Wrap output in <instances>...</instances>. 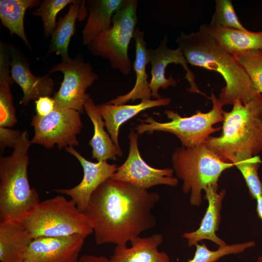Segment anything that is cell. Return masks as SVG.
<instances>
[{"label":"cell","mask_w":262,"mask_h":262,"mask_svg":"<svg viewBox=\"0 0 262 262\" xmlns=\"http://www.w3.org/2000/svg\"><path fill=\"white\" fill-rule=\"evenodd\" d=\"M159 195L125 181L109 179L93 193L83 212L97 245H127L156 224L152 211Z\"/></svg>","instance_id":"1"},{"label":"cell","mask_w":262,"mask_h":262,"mask_svg":"<svg viewBox=\"0 0 262 262\" xmlns=\"http://www.w3.org/2000/svg\"><path fill=\"white\" fill-rule=\"evenodd\" d=\"M176 42L188 63L219 73L226 85L219 100L223 105L236 100L245 104L258 94L250 77L234 56L220 46L202 25L199 31L186 34L181 32Z\"/></svg>","instance_id":"2"},{"label":"cell","mask_w":262,"mask_h":262,"mask_svg":"<svg viewBox=\"0 0 262 262\" xmlns=\"http://www.w3.org/2000/svg\"><path fill=\"white\" fill-rule=\"evenodd\" d=\"M232 105L230 111L223 112L221 134L206 141L227 162L238 153L256 156L262 151V93L245 104L236 100Z\"/></svg>","instance_id":"3"},{"label":"cell","mask_w":262,"mask_h":262,"mask_svg":"<svg viewBox=\"0 0 262 262\" xmlns=\"http://www.w3.org/2000/svg\"><path fill=\"white\" fill-rule=\"evenodd\" d=\"M31 145L24 131L12 154L0 158V221H20L40 202L29 182L27 167Z\"/></svg>","instance_id":"4"},{"label":"cell","mask_w":262,"mask_h":262,"mask_svg":"<svg viewBox=\"0 0 262 262\" xmlns=\"http://www.w3.org/2000/svg\"><path fill=\"white\" fill-rule=\"evenodd\" d=\"M173 170L183 182L184 193H190V203L199 206L202 192L211 184H217L222 172L234 166L223 160L206 143L193 147H178L172 154Z\"/></svg>","instance_id":"5"},{"label":"cell","mask_w":262,"mask_h":262,"mask_svg":"<svg viewBox=\"0 0 262 262\" xmlns=\"http://www.w3.org/2000/svg\"><path fill=\"white\" fill-rule=\"evenodd\" d=\"M20 222L33 237L93 233L91 223L75 203L62 195L40 201Z\"/></svg>","instance_id":"6"},{"label":"cell","mask_w":262,"mask_h":262,"mask_svg":"<svg viewBox=\"0 0 262 262\" xmlns=\"http://www.w3.org/2000/svg\"><path fill=\"white\" fill-rule=\"evenodd\" d=\"M137 4L136 0H125L113 16L111 28L87 45L92 55L107 59L112 68L124 75H129L131 69L128 48L137 22Z\"/></svg>","instance_id":"7"},{"label":"cell","mask_w":262,"mask_h":262,"mask_svg":"<svg viewBox=\"0 0 262 262\" xmlns=\"http://www.w3.org/2000/svg\"><path fill=\"white\" fill-rule=\"evenodd\" d=\"M210 98L212 101L213 107L207 113L198 110L190 116L182 117L172 110H166L164 114L170 121L163 123L147 116L135 128L137 134L155 131L171 133L179 139L182 146L186 147L206 143L210 134L221 129L220 127L214 128L213 125L224 120L223 105L213 92Z\"/></svg>","instance_id":"8"},{"label":"cell","mask_w":262,"mask_h":262,"mask_svg":"<svg viewBox=\"0 0 262 262\" xmlns=\"http://www.w3.org/2000/svg\"><path fill=\"white\" fill-rule=\"evenodd\" d=\"M57 71L63 73L64 79L53 97L55 107L72 109L83 113L84 103L90 97L86 91L98 79L92 65L84 62L80 56L70 58L54 65L49 74Z\"/></svg>","instance_id":"9"},{"label":"cell","mask_w":262,"mask_h":262,"mask_svg":"<svg viewBox=\"0 0 262 262\" xmlns=\"http://www.w3.org/2000/svg\"><path fill=\"white\" fill-rule=\"evenodd\" d=\"M80 115L74 109L55 107L45 116L33 115L31 125L34 134L31 144L41 145L47 148L57 145L60 150L79 145L77 135L82 127Z\"/></svg>","instance_id":"10"},{"label":"cell","mask_w":262,"mask_h":262,"mask_svg":"<svg viewBox=\"0 0 262 262\" xmlns=\"http://www.w3.org/2000/svg\"><path fill=\"white\" fill-rule=\"evenodd\" d=\"M138 134L133 131L129 135L128 157L122 165L118 166L110 179L127 182L145 190L158 185L177 186L178 180L173 177V169L152 167L142 158L138 147Z\"/></svg>","instance_id":"11"},{"label":"cell","mask_w":262,"mask_h":262,"mask_svg":"<svg viewBox=\"0 0 262 262\" xmlns=\"http://www.w3.org/2000/svg\"><path fill=\"white\" fill-rule=\"evenodd\" d=\"M168 41L167 36L165 35L156 49H150L151 78L149 86L152 96L157 99L162 98L158 93L160 88L165 89L170 86L176 85L177 82L172 76L168 78L165 77L166 67L170 64L175 63L181 66L185 71V78L190 85L188 90L208 97L199 89L195 82V74L189 68L188 63L180 50L178 48L176 49L169 48L167 46Z\"/></svg>","instance_id":"12"},{"label":"cell","mask_w":262,"mask_h":262,"mask_svg":"<svg viewBox=\"0 0 262 262\" xmlns=\"http://www.w3.org/2000/svg\"><path fill=\"white\" fill-rule=\"evenodd\" d=\"M66 150L73 155L81 164L83 171L81 181L69 189H57L54 191L70 197L78 209L84 212L93 193L104 181L112 177L118 167L106 161L93 163L87 160L73 147H66Z\"/></svg>","instance_id":"13"},{"label":"cell","mask_w":262,"mask_h":262,"mask_svg":"<svg viewBox=\"0 0 262 262\" xmlns=\"http://www.w3.org/2000/svg\"><path fill=\"white\" fill-rule=\"evenodd\" d=\"M85 237L79 234L34 238L25 258L27 262H78Z\"/></svg>","instance_id":"14"},{"label":"cell","mask_w":262,"mask_h":262,"mask_svg":"<svg viewBox=\"0 0 262 262\" xmlns=\"http://www.w3.org/2000/svg\"><path fill=\"white\" fill-rule=\"evenodd\" d=\"M8 49L11 76L23 93L20 104L25 106L31 100L35 101L42 97H50L53 92L54 82L49 74L35 76L21 53L12 44L9 45Z\"/></svg>","instance_id":"15"},{"label":"cell","mask_w":262,"mask_h":262,"mask_svg":"<svg viewBox=\"0 0 262 262\" xmlns=\"http://www.w3.org/2000/svg\"><path fill=\"white\" fill-rule=\"evenodd\" d=\"M217 190L218 184L209 185L204 190L208 205L200 226L195 231L184 232L182 235L187 240L189 246H196L203 240L212 241L218 247L227 245L216 233L221 220L222 201L226 194V190L219 193Z\"/></svg>","instance_id":"16"},{"label":"cell","mask_w":262,"mask_h":262,"mask_svg":"<svg viewBox=\"0 0 262 262\" xmlns=\"http://www.w3.org/2000/svg\"><path fill=\"white\" fill-rule=\"evenodd\" d=\"M163 240L160 233L136 236L130 241V247L116 246L110 260L111 262H170L169 256L158 250Z\"/></svg>","instance_id":"17"},{"label":"cell","mask_w":262,"mask_h":262,"mask_svg":"<svg viewBox=\"0 0 262 262\" xmlns=\"http://www.w3.org/2000/svg\"><path fill=\"white\" fill-rule=\"evenodd\" d=\"M144 32L136 27L133 38L135 41V59L133 69L136 75V82L133 88L128 93L117 96L107 102L108 104L121 105L130 100L134 101L140 99L141 101L149 100L152 96L148 82L147 66L150 62V49L144 40Z\"/></svg>","instance_id":"18"},{"label":"cell","mask_w":262,"mask_h":262,"mask_svg":"<svg viewBox=\"0 0 262 262\" xmlns=\"http://www.w3.org/2000/svg\"><path fill=\"white\" fill-rule=\"evenodd\" d=\"M171 102L169 98L147 100L135 105H115L107 103L96 105L104 120L105 126L121 156L123 153L118 141L120 126L141 112L155 107L165 106Z\"/></svg>","instance_id":"19"},{"label":"cell","mask_w":262,"mask_h":262,"mask_svg":"<svg viewBox=\"0 0 262 262\" xmlns=\"http://www.w3.org/2000/svg\"><path fill=\"white\" fill-rule=\"evenodd\" d=\"M33 239L20 221H0V261H24Z\"/></svg>","instance_id":"20"},{"label":"cell","mask_w":262,"mask_h":262,"mask_svg":"<svg viewBox=\"0 0 262 262\" xmlns=\"http://www.w3.org/2000/svg\"><path fill=\"white\" fill-rule=\"evenodd\" d=\"M211 37L223 49L233 55L262 49V32H253L202 24Z\"/></svg>","instance_id":"21"},{"label":"cell","mask_w":262,"mask_h":262,"mask_svg":"<svg viewBox=\"0 0 262 262\" xmlns=\"http://www.w3.org/2000/svg\"><path fill=\"white\" fill-rule=\"evenodd\" d=\"M85 0L76 1L69 5L67 13L59 18L56 26L51 35L48 53H55L60 55L62 60L70 58L68 45L70 40L75 32L76 19L82 20L87 13Z\"/></svg>","instance_id":"22"},{"label":"cell","mask_w":262,"mask_h":262,"mask_svg":"<svg viewBox=\"0 0 262 262\" xmlns=\"http://www.w3.org/2000/svg\"><path fill=\"white\" fill-rule=\"evenodd\" d=\"M125 0H88L87 21L82 30V43L87 44L98 34L109 30L114 14L123 5Z\"/></svg>","instance_id":"23"},{"label":"cell","mask_w":262,"mask_h":262,"mask_svg":"<svg viewBox=\"0 0 262 262\" xmlns=\"http://www.w3.org/2000/svg\"><path fill=\"white\" fill-rule=\"evenodd\" d=\"M84 109L94 126V135L88 143L92 148L91 158L98 162L116 160L117 156L121 155L105 131L104 121L90 97L85 101Z\"/></svg>","instance_id":"24"},{"label":"cell","mask_w":262,"mask_h":262,"mask_svg":"<svg viewBox=\"0 0 262 262\" xmlns=\"http://www.w3.org/2000/svg\"><path fill=\"white\" fill-rule=\"evenodd\" d=\"M8 46L0 41V127H13L17 122L11 87L15 82L10 70Z\"/></svg>","instance_id":"25"},{"label":"cell","mask_w":262,"mask_h":262,"mask_svg":"<svg viewBox=\"0 0 262 262\" xmlns=\"http://www.w3.org/2000/svg\"><path fill=\"white\" fill-rule=\"evenodd\" d=\"M40 3L38 0H0L1 23L9 30L11 34L20 37L28 47L30 46L24 31V15L28 8L39 6Z\"/></svg>","instance_id":"26"},{"label":"cell","mask_w":262,"mask_h":262,"mask_svg":"<svg viewBox=\"0 0 262 262\" xmlns=\"http://www.w3.org/2000/svg\"><path fill=\"white\" fill-rule=\"evenodd\" d=\"M229 161L242 174L251 197L256 199L262 194V183L258 176V169L262 163L259 156L238 153L230 158Z\"/></svg>","instance_id":"27"},{"label":"cell","mask_w":262,"mask_h":262,"mask_svg":"<svg viewBox=\"0 0 262 262\" xmlns=\"http://www.w3.org/2000/svg\"><path fill=\"white\" fill-rule=\"evenodd\" d=\"M255 245L253 241L245 243L227 245L223 247L212 251L209 249L204 245L197 244L195 246L196 252L193 258L188 262H215L220 258L227 255L239 254Z\"/></svg>","instance_id":"28"},{"label":"cell","mask_w":262,"mask_h":262,"mask_svg":"<svg viewBox=\"0 0 262 262\" xmlns=\"http://www.w3.org/2000/svg\"><path fill=\"white\" fill-rule=\"evenodd\" d=\"M76 0H45L34 10L33 15L42 18L44 32L46 37L51 35L57 22L56 18L58 13L67 5L74 2Z\"/></svg>","instance_id":"29"},{"label":"cell","mask_w":262,"mask_h":262,"mask_svg":"<svg viewBox=\"0 0 262 262\" xmlns=\"http://www.w3.org/2000/svg\"><path fill=\"white\" fill-rule=\"evenodd\" d=\"M234 56L248 75L258 93H262V49Z\"/></svg>","instance_id":"30"},{"label":"cell","mask_w":262,"mask_h":262,"mask_svg":"<svg viewBox=\"0 0 262 262\" xmlns=\"http://www.w3.org/2000/svg\"><path fill=\"white\" fill-rule=\"evenodd\" d=\"M214 13L210 25L219 27L232 28L246 31L238 19L230 0H216Z\"/></svg>","instance_id":"31"},{"label":"cell","mask_w":262,"mask_h":262,"mask_svg":"<svg viewBox=\"0 0 262 262\" xmlns=\"http://www.w3.org/2000/svg\"><path fill=\"white\" fill-rule=\"evenodd\" d=\"M22 132L18 130L0 127V152L2 155L6 147L14 148L16 145Z\"/></svg>","instance_id":"32"},{"label":"cell","mask_w":262,"mask_h":262,"mask_svg":"<svg viewBox=\"0 0 262 262\" xmlns=\"http://www.w3.org/2000/svg\"><path fill=\"white\" fill-rule=\"evenodd\" d=\"M36 114L45 116L51 113L55 107L53 98L49 96L42 97L35 101Z\"/></svg>","instance_id":"33"},{"label":"cell","mask_w":262,"mask_h":262,"mask_svg":"<svg viewBox=\"0 0 262 262\" xmlns=\"http://www.w3.org/2000/svg\"><path fill=\"white\" fill-rule=\"evenodd\" d=\"M78 262H111V261L103 256L84 254L80 257Z\"/></svg>","instance_id":"34"},{"label":"cell","mask_w":262,"mask_h":262,"mask_svg":"<svg viewBox=\"0 0 262 262\" xmlns=\"http://www.w3.org/2000/svg\"><path fill=\"white\" fill-rule=\"evenodd\" d=\"M257 212L259 217L262 220V194L256 199Z\"/></svg>","instance_id":"35"},{"label":"cell","mask_w":262,"mask_h":262,"mask_svg":"<svg viewBox=\"0 0 262 262\" xmlns=\"http://www.w3.org/2000/svg\"><path fill=\"white\" fill-rule=\"evenodd\" d=\"M256 262H262V256H259Z\"/></svg>","instance_id":"36"},{"label":"cell","mask_w":262,"mask_h":262,"mask_svg":"<svg viewBox=\"0 0 262 262\" xmlns=\"http://www.w3.org/2000/svg\"><path fill=\"white\" fill-rule=\"evenodd\" d=\"M26 262V261H23V262Z\"/></svg>","instance_id":"37"},{"label":"cell","mask_w":262,"mask_h":262,"mask_svg":"<svg viewBox=\"0 0 262 262\" xmlns=\"http://www.w3.org/2000/svg\"></svg>","instance_id":"38"}]
</instances>
